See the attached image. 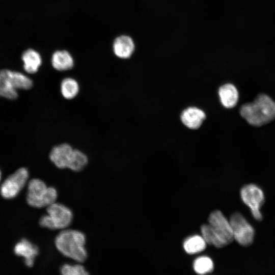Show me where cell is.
<instances>
[{
	"mask_svg": "<svg viewBox=\"0 0 275 275\" xmlns=\"http://www.w3.org/2000/svg\"><path fill=\"white\" fill-rule=\"evenodd\" d=\"M86 237L80 231L69 228L61 230L54 238L57 250L75 262L83 263L88 257Z\"/></svg>",
	"mask_w": 275,
	"mask_h": 275,
	"instance_id": "obj_1",
	"label": "cell"
},
{
	"mask_svg": "<svg viewBox=\"0 0 275 275\" xmlns=\"http://www.w3.org/2000/svg\"><path fill=\"white\" fill-rule=\"evenodd\" d=\"M240 114L250 125L261 126L275 118V102L269 96L261 94L253 102L242 105Z\"/></svg>",
	"mask_w": 275,
	"mask_h": 275,
	"instance_id": "obj_2",
	"label": "cell"
},
{
	"mask_svg": "<svg viewBox=\"0 0 275 275\" xmlns=\"http://www.w3.org/2000/svg\"><path fill=\"white\" fill-rule=\"evenodd\" d=\"M47 214L41 217L40 225L50 230H62L69 227L73 219L72 210L65 205L55 202L46 207Z\"/></svg>",
	"mask_w": 275,
	"mask_h": 275,
	"instance_id": "obj_3",
	"label": "cell"
},
{
	"mask_svg": "<svg viewBox=\"0 0 275 275\" xmlns=\"http://www.w3.org/2000/svg\"><path fill=\"white\" fill-rule=\"evenodd\" d=\"M33 81L23 73L9 69L0 70V96L14 99L17 97V89L28 90Z\"/></svg>",
	"mask_w": 275,
	"mask_h": 275,
	"instance_id": "obj_4",
	"label": "cell"
},
{
	"mask_svg": "<svg viewBox=\"0 0 275 275\" xmlns=\"http://www.w3.org/2000/svg\"><path fill=\"white\" fill-rule=\"evenodd\" d=\"M58 198L57 189L47 186L39 179H33L28 184L26 202L29 205L35 208L47 207L56 202Z\"/></svg>",
	"mask_w": 275,
	"mask_h": 275,
	"instance_id": "obj_5",
	"label": "cell"
},
{
	"mask_svg": "<svg viewBox=\"0 0 275 275\" xmlns=\"http://www.w3.org/2000/svg\"><path fill=\"white\" fill-rule=\"evenodd\" d=\"M240 197L243 202L250 209L254 218L261 221L263 217L260 210L265 201L262 189L255 184H249L241 188Z\"/></svg>",
	"mask_w": 275,
	"mask_h": 275,
	"instance_id": "obj_6",
	"label": "cell"
},
{
	"mask_svg": "<svg viewBox=\"0 0 275 275\" xmlns=\"http://www.w3.org/2000/svg\"><path fill=\"white\" fill-rule=\"evenodd\" d=\"M233 238L240 245L248 246L253 242L255 230L253 226L240 213L233 214L229 220Z\"/></svg>",
	"mask_w": 275,
	"mask_h": 275,
	"instance_id": "obj_7",
	"label": "cell"
},
{
	"mask_svg": "<svg viewBox=\"0 0 275 275\" xmlns=\"http://www.w3.org/2000/svg\"><path fill=\"white\" fill-rule=\"evenodd\" d=\"M208 224L217 239L225 246L234 240L229 221L219 210H214L209 215Z\"/></svg>",
	"mask_w": 275,
	"mask_h": 275,
	"instance_id": "obj_8",
	"label": "cell"
},
{
	"mask_svg": "<svg viewBox=\"0 0 275 275\" xmlns=\"http://www.w3.org/2000/svg\"><path fill=\"white\" fill-rule=\"evenodd\" d=\"M29 177L26 169L21 168L9 176L1 185V194L6 199L15 197L25 185Z\"/></svg>",
	"mask_w": 275,
	"mask_h": 275,
	"instance_id": "obj_9",
	"label": "cell"
},
{
	"mask_svg": "<svg viewBox=\"0 0 275 275\" xmlns=\"http://www.w3.org/2000/svg\"><path fill=\"white\" fill-rule=\"evenodd\" d=\"M73 149L72 146L67 143L56 145L49 153V159L58 168L68 169Z\"/></svg>",
	"mask_w": 275,
	"mask_h": 275,
	"instance_id": "obj_10",
	"label": "cell"
},
{
	"mask_svg": "<svg viewBox=\"0 0 275 275\" xmlns=\"http://www.w3.org/2000/svg\"><path fill=\"white\" fill-rule=\"evenodd\" d=\"M113 48L116 56L121 59H127L133 53L134 44L130 37L121 35L115 39Z\"/></svg>",
	"mask_w": 275,
	"mask_h": 275,
	"instance_id": "obj_11",
	"label": "cell"
},
{
	"mask_svg": "<svg viewBox=\"0 0 275 275\" xmlns=\"http://www.w3.org/2000/svg\"><path fill=\"white\" fill-rule=\"evenodd\" d=\"M205 113L196 107H189L184 109L181 115V120L187 127L198 129L205 119Z\"/></svg>",
	"mask_w": 275,
	"mask_h": 275,
	"instance_id": "obj_12",
	"label": "cell"
},
{
	"mask_svg": "<svg viewBox=\"0 0 275 275\" xmlns=\"http://www.w3.org/2000/svg\"><path fill=\"white\" fill-rule=\"evenodd\" d=\"M14 251L16 255L24 258L25 263L28 267L33 265L35 258L39 253L37 246L25 239L15 245Z\"/></svg>",
	"mask_w": 275,
	"mask_h": 275,
	"instance_id": "obj_13",
	"label": "cell"
},
{
	"mask_svg": "<svg viewBox=\"0 0 275 275\" xmlns=\"http://www.w3.org/2000/svg\"><path fill=\"white\" fill-rule=\"evenodd\" d=\"M51 63L57 71H66L74 66V60L71 54L66 50H58L52 55Z\"/></svg>",
	"mask_w": 275,
	"mask_h": 275,
	"instance_id": "obj_14",
	"label": "cell"
},
{
	"mask_svg": "<svg viewBox=\"0 0 275 275\" xmlns=\"http://www.w3.org/2000/svg\"><path fill=\"white\" fill-rule=\"evenodd\" d=\"M218 95L223 105L226 108L234 107L238 100V92L232 84H227L221 86L218 90Z\"/></svg>",
	"mask_w": 275,
	"mask_h": 275,
	"instance_id": "obj_15",
	"label": "cell"
},
{
	"mask_svg": "<svg viewBox=\"0 0 275 275\" xmlns=\"http://www.w3.org/2000/svg\"><path fill=\"white\" fill-rule=\"evenodd\" d=\"M23 68L29 73L37 72L42 64V58L40 53L33 49L25 50L22 54Z\"/></svg>",
	"mask_w": 275,
	"mask_h": 275,
	"instance_id": "obj_16",
	"label": "cell"
},
{
	"mask_svg": "<svg viewBox=\"0 0 275 275\" xmlns=\"http://www.w3.org/2000/svg\"><path fill=\"white\" fill-rule=\"evenodd\" d=\"M60 89L62 97L66 100H71L75 98L78 95L80 86L76 79L67 77L61 81Z\"/></svg>",
	"mask_w": 275,
	"mask_h": 275,
	"instance_id": "obj_17",
	"label": "cell"
},
{
	"mask_svg": "<svg viewBox=\"0 0 275 275\" xmlns=\"http://www.w3.org/2000/svg\"><path fill=\"white\" fill-rule=\"evenodd\" d=\"M89 162L88 156L81 150L73 149L68 169L75 172L83 170Z\"/></svg>",
	"mask_w": 275,
	"mask_h": 275,
	"instance_id": "obj_18",
	"label": "cell"
},
{
	"mask_svg": "<svg viewBox=\"0 0 275 275\" xmlns=\"http://www.w3.org/2000/svg\"><path fill=\"white\" fill-rule=\"evenodd\" d=\"M206 242L202 236L194 235L187 238L183 243L185 251L189 254L200 253L205 249Z\"/></svg>",
	"mask_w": 275,
	"mask_h": 275,
	"instance_id": "obj_19",
	"label": "cell"
},
{
	"mask_svg": "<svg viewBox=\"0 0 275 275\" xmlns=\"http://www.w3.org/2000/svg\"><path fill=\"white\" fill-rule=\"evenodd\" d=\"M193 267L196 273L203 274L212 271L213 263L209 257L201 256L197 258L194 261Z\"/></svg>",
	"mask_w": 275,
	"mask_h": 275,
	"instance_id": "obj_20",
	"label": "cell"
},
{
	"mask_svg": "<svg viewBox=\"0 0 275 275\" xmlns=\"http://www.w3.org/2000/svg\"><path fill=\"white\" fill-rule=\"evenodd\" d=\"M60 271L62 275H86L89 272L82 265V263L74 264L65 263L60 267Z\"/></svg>",
	"mask_w": 275,
	"mask_h": 275,
	"instance_id": "obj_21",
	"label": "cell"
},
{
	"mask_svg": "<svg viewBox=\"0 0 275 275\" xmlns=\"http://www.w3.org/2000/svg\"><path fill=\"white\" fill-rule=\"evenodd\" d=\"M201 232L202 236L206 243L212 245L217 248H223L222 245L214 235L208 224L201 226Z\"/></svg>",
	"mask_w": 275,
	"mask_h": 275,
	"instance_id": "obj_22",
	"label": "cell"
},
{
	"mask_svg": "<svg viewBox=\"0 0 275 275\" xmlns=\"http://www.w3.org/2000/svg\"><path fill=\"white\" fill-rule=\"evenodd\" d=\"M1 171H0V180H1Z\"/></svg>",
	"mask_w": 275,
	"mask_h": 275,
	"instance_id": "obj_23",
	"label": "cell"
}]
</instances>
